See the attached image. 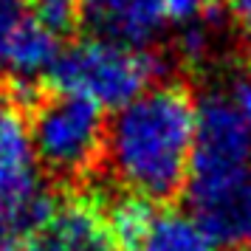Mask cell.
<instances>
[{"instance_id":"obj_1","label":"cell","mask_w":251,"mask_h":251,"mask_svg":"<svg viewBox=\"0 0 251 251\" xmlns=\"http://www.w3.org/2000/svg\"><path fill=\"white\" fill-rule=\"evenodd\" d=\"M195 107L183 85L161 82L113 113L104 158L127 195L170 201L189 183Z\"/></svg>"},{"instance_id":"obj_2","label":"cell","mask_w":251,"mask_h":251,"mask_svg":"<svg viewBox=\"0 0 251 251\" xmlns=\"http://www.w3.org/2000/svg\"><path fill=\"white\" fill-rule=\"evenodd\" d=\"M161 74L164 62L150 48H130L91 37L65 48L48 76L59 93L119 110L150 91Z\"/></svg>"},{"instance_id":"obj_3","label":"cell","mask_w":251,"mask_h":251,"mask_svg":"<svg viewBox=\"0 0 251 251\" xmlns=\"http://www.w3.org/2000/svg\"><path fill=\"white\" fill-rule=\"evenodd\" d=\"M28 133L40 167L54 178L74 181L91 172L104 155L107 125L102 107L71 93H57L37 102Z\"/></svg>"},{"instance_id":"obj_4","label":"cell","mask_w":251,"mask_h":251,"mask_svg":"<svg viewBox=\"0 0 251 251\" xmlns=\"http://www.w3.org/2000/svg\"><path fill=\"white\" fill-rule=\"evenodd\" d=\"M57 201L40 175L31 133L17 110L0 113V240H25L46 226Z\"/></svg>"},{"instance_id":"obj_5","label":"cell","mask_w":251,"mask_h":251,"mask_svg":"<svg viewBox=\"0 0 251 251\" xmlns=\"http://www.w3.org/2000/svg\"><path fill=\"white\" fill-rule=\"evenodd\" d=\"M251 170V127L228 93H206L195 107V144L189 178H220Z\"/></svg>"},{"instance_id":"obj_6","label":"cell","mask_w":251,"mask_h":251,"mask_svg":"<svg viewBox=\"0 0 251 251\" xmlns=\"http://www.w3.org/2000/svg\"><path fill=\"white\" fill-rule=\"evenodd\" d=\"M189 215L217 249H251V170L220 178H189Z\"/></svg>"},{"instance_id":"obj_7","label":"cell","mask_w":251,"mask_h":251,"mask_svg":"<svg viewBox=\"0 0 251 251\" xmlns=\"http://www.w3.org/2000/svg\"><path fill=\"white\" fill-rule=\"evenodd\" d=\"M79 20L93 37L130 48H147L164 31V0H82Z\"/></svg>"},{"instance_id":"obj_8","label":"cell","mask_w":251,"mask_h":251,"mask_svg":"<svg viewBox=\"0 0 251 251\" xmlns=\"http://www.w3.org/2000/svg\"><path fill=\"white\" fill-rule=\"evenodd\" d=\"M34 251H119L107 215L88 201L57 206L46 226L34 234Z\"/></svg>"},{"instance_id":"obj_9","label":"cell","mask_w":251,"mask_h":251,"mask_svg":"<svg viewBox=\"0 0 251 251\" xmlns=\"http://www.w3.org/2000/svg\"><path fill=\"white\" fill-rule=\"evenodd\" d=\"M59 54H62L59 34H54L37 17H31L12 43V51L6 59V74L12 76V82H31L34 85L43 74H51Z\"/></svg>"},{"instance_id":"obj_10","label":"cell","mask_w":251,"mask_h":251,"mask_svg":"<svg viewBox=\"0 0 251 251\" xmlns=\"http://www.w3.org/2000/svg\"><path fill=\"white\" fill-rule=\"evenodd\" d=\"M136 251H220L201 223L186 212L164 209L155 212Z\"/></svg>"},{"instance_id":"obj_11","label":"cell","mask_w":251,"mask_h":251,"mask_svg":"<svg viewBox=\"0 0 251 251\" xmlns=\"http://www.w3.org/2000/svg\"><path fill=\"white\" fill-rule=\"evenodd\" d=\"M152 215H155V212H152L150 201H141V198H136V195H125L122 201H116V203L110 206L107 223H110V228H113L119 246L136 251L138 240H141V234L147 231Z\"/></svg>"},{"instance_id":"obj_12","label":"cell","mask_w":251,"mask_h":251,"mask_svg":"<svg viewBox=\"0 0 251 251\" xmlns=\"http://www.w3.org/2000/svg\"><path fill=\"white\" fill-rule=\"evenodd\" d=\"M31 17V0H0V71H6L12 43Z\"/></svg>"},{"instance_id":"obj_13","label":"cell","mask_w":251,"mask_h":251,"mask_svg":"<svg viewBox=\"0 0 251 251\" xmlns=\"http://www.w3.org/2000/svg\"><path fill=\"white\" fill-rule=\"evenodd\" d=\"M79 3L82 0H31V14L54 34H62L79 20Z\"/></svg>"},{"instance_id":"obj_14","label":"cell","mask_w":251,"mask_h":251,"mask_svg":"<svg viewBox=\"0 0 251 251\" xmlns=\"http://www.w3.org/2000/svg\"><path fill=\"white\" fill-rule=\"evenodd\" d=\"M212 46V31L206 20H192V23H183V31L178 37V48L186 59H201Z\"/></svg>"},{"instance_id":"obj_15","label":"cell","mask_w":251,"mask_h":251,"mask_svg":"<svg viewBox=\"0 0 251 251\" xmlns=\"http://www.w3.org/2000/svg\"><path fill=\"white\" fill-rule=\"evenodd\" d=\"M215 0H164V9L170 14V20L178 23H192V20H203L212 12Z\"/></svg>"},{"instance_id":"obj_16","label":"cell","mask_w":251,"mask_h":251,"mask_svg":"<svg viewBox=\"0 0 251 251\" xmlns=\"http://www.w3.org/2000/svg\"><path fill=\"white\" fill-rule=\"evenodd\" d=\"M228 99L234 104V110L240 113V119L251 127V74H243V76H237L231 82Z\"/></svg>"},{"instance_id":"obj_17","label":"cell","mask_w":251,"mask_h":251,"mask_svg":"<svg viewBox=\"0 0 251 251\" xmlns=\"http://www.w3.org/2000/svg\"><path fill=\"white\" fill-rule=\"evenodd\" d=\"M228 9H231L240 28L251 34V0H228Z\"/></svg>"}]
</instances>
